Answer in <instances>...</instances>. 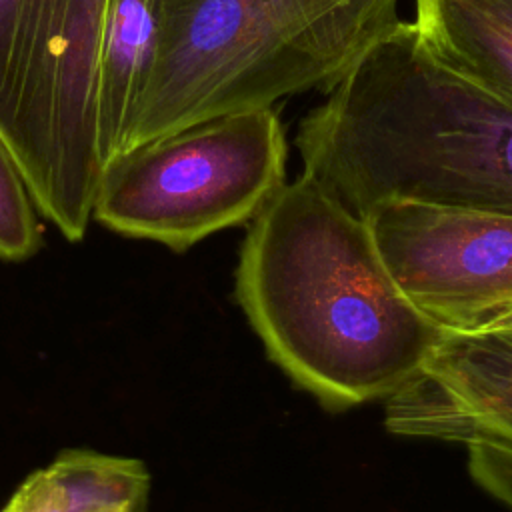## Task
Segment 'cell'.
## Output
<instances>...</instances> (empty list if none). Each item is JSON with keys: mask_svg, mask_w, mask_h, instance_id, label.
Segmentation results:
<instances>
[{"mask_svg": "<svg viewBox=\"0 0 512 512\" xmlns=\"http://www.w3.org/2000/svg\"><path fill=\"white\" fill-rule=\"evenodd\" d=\"M46 472L62 492L70 512L98 506L146 510L150 472L136 458L74 448L60 452L46 466Z\"/></svg>", "mask_w": 512, "mask_h": 512, "instance_id": "obj_10", "label": "cell"}, {"mask_svg": "<svg viewBox=\"0 0 512 512\" xmlns=\"http://www.w3.org/2000/svg\"><path fill=\"white\" fill-rule=\"evenodd\" d=\"M468 470L480 488L512 510V454L492 446H468Z\"/></svg>", "mask_w": 512, "mask_h": 512, "instance_id": "obj_12", "label": "cell"}, {"mask_svg": "<svg viewBox=\"0 0 512 512\" xmlns=\"http://www.w3.org/2000/svg\"><path fill=\"white\" fill-rule=\"evenodd\" d=\"M304 172L358 216L382 202L512 216V102L400 20L302 118Z\"/></svg>", "mask_w": 512, "mask_h": 512, "instance_id": "obj_2", "label": "cell"}, {"mask_svg": "<svg viewBox=\"0 0 512 512\" xmlns=\"http://www.w3.org/2000/svg\"><path fill=\"white\" fill-rule=\"evenodd\" d=\"M36 214L26 182L0 138V260L24 262L40 252L44 240Z\"/></svg>", "mask_w": 512, "mask_h": 512, "instance_id": "obj_11", "label": "cell"}, {"mask_svg": "<svg viewBox=\"0 0 512 512\" xmlns=\"http://www.w3.org/2000/svg\"><path fill=\"white\" fill-rule=\"evenodd\" d=\"M414 24L444 62L512 102V0H416Z\"/></svg>", "mask_w": 512, "mask_h": 512, "instance_id": "obj_8", "label": "cell"}, {"mask_svg": "<svg viewBox=\"0 0 512 512\" xmlns=\"http://www.w3.org/2000/svg\"><path fill=\"white\" fill-rule=\"evenodd\" d=\"M496 326H512V308H506V310L494 314L492 318H488L484 324H480L476 328H496Z\"/></svg>", "mask_w": 512, "mask_h": 512, "instance_id": "obj_14", "label": "cell"}, {"mask_svg": "<svg viewBox=\"0 0 512 512\" xmlns=\"http://www.w3.org/2000/svg\"><path fill=\"white\" fill-rule=\"evenodd\" d=\"M398 22V0H162L120 152L296 92H328Z\"/></svg>", "mask_w": 512, "mask_h": 512, "instance_id": "obj_3", "label": "cell"}, {"mask_svg": "<svg viewBox=\"0 0 512 512\" xmlns=\"http://www.w3.org/2000/svg\"><path fill=\"white\" fill-rule=\"evenodd\" d=\"M162 0H108L98 78V152L106 166L120 150L158 38Z\"/></svg>", "mask_w": 512, "mask_h": 512, "instance_id": "obj_9", "label": "cell"}, {"mask_svg": "<svg viewBox=\"0 0 512 512\" xmlns=\"http://www.w3.org/2000/svg\"><path fill=\"white\" fill-rule=\"evenodd\" d=\"M2 512H70L46 468L32 472L10 496Z\"/></svg>", "mask_w": 512, "mask_h": 512, "instance_id": "obj_13", "label": "cell"}, {"mask_svg": "<svg viewBox=\"0 0 512 512\" xmlns=\"http://www.w3.org/2000/svg\"><path fill=\"white\" fill-rule=\"evenodd\" d=\"M284 174L276 112L224 114L116 154L102 170L92 220L184 252L250 222L284 186Z\"/></svg>", "mask_w": 512, "mask_h": 512, "instance_id": "obj_5", "label": "cell"}, {"mask_svg": "<svg viewBox=\"0 0 512 512\" xmlns=\"http://www.w3.org/2000/svg\"><path fill=\"white\" fill-rule=\"evenodd\" d=\"M384 402L390 434L512 454V326L444 328L418 372Z\"/></svg>", "mask_w": 512, "mask_h": 512, "instance_id": "obj_7", "label": "cell"}, {"mask_svg": "<svg viewBox=\"0 0 512 512\" xmlns=\"http://www.w3.org/2000/svg\"><path fill=\"white\" fill-rule=\"evenodd\" d=\"M78 512H130V510L118 508V506H98V508H86V510H78Z\"/></svg>", "mask_w": 512, "mask_h": 512, "instance_id": "obj_15", "label": "cell"}, {"mask_svg": "<svg viewBox=\"0 0 512 512\" xmlns=\"http://www.w3.org/2000/svg\"><path fill=\"white\" fill-rule=\"evenodd\" d=\"M108 0H0V138L30 198L68 242L104 170L98 78Z\"/></svg>", "mask_w": 512, "mask_h": 512, "instance_id": "obj_4", "label": "cell"}, {"mask_svg": "<svg viewBox=\"0 0 512 512\" xmlns=\"http://www.w3.org/2000/svg\"><path fill=\"white\" fill-rule=\"evenodd\" d=\"M362 218L404 296L442 328L512 308V216L382 202Z\"/></svg>", "mask_w": 512, "mask_h": 512, "instance_id": "obj_6", "label": "cell"}, {"mask_svg": "<svg viewBox=\"0 0 512 512\" xmlns=\"http://www.w3.org/2000/svg\"><path fill=\"white\" fill-rule=\"evenodd\" d=\"M236 300L270 360L328 410L392 396L444 330L404 296L366 220L306 172L250 220Z\"/></svg>", "mask_w": 512, "mask_h": 512, "instance_id": "obj_1", "label": "cell"}]
</instances>
